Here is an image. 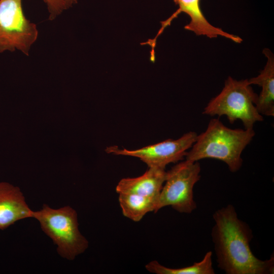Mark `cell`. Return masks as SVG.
<instances>
[{"instance_id": "7a4b0ae2", "label": "cell", "mask_w": 274, "mask_h": 274, "mask_svg": "<svg viewBox=\"0 0 274 274\" xmlns=\"http://www.w3.org/2000/svg\"><path fill=\"white\" fill-rule=\"evenodd\" d=\"M255 135L253 128L232 129L218 118L210 120L204 131L197 135L185 159L192 162L206 158L219 160L225 163L232 173L243 164L242 153Z\"/></svg>"}, {"instance_id": "52a82bcc", "label": "cell", "mask_w": 274, "mask_h": 274, "mask_svg": "<svg viewBox=\"0 0 274 274\" xmlns=\"http://www.w3.org/2000/svg\"><path fill=\"white\" fill-rule=\"evenodd\" d=\"M197 135L196 132L190 131L177 140H166L136 150H129L111 146L106 148V152L108 154L137 157L149 167L165 169L168 164L184 159L187 151L195 142Z\"/></svg>"}, {"instance_id": "4fadbf2b", "label": "cell", "mask_w": 274, "mask_h": 274, "mask_svg": "<svg viewBox=\"0 0 274 274\" xmlns=\"http://www.w3.org/2000/svg\"><path fill=\"white\" fill-rule=\"evenodd\" d=\"M146 269L156 274H214L213 267L212 252L206 253L202 259L192 265L178 268L164 266L156 260H153L146 265Z\"/></svg>"}, {"instance_id": "277c9868", "label": "cell", "mask_w": 274, "mask_h": 274, "mask_svg": "<svg viewBox=\"0 0 274 274\" xmlns=\"http://www.w3.org/2000/svg\"><path fill=\"white\" fill-rule=\"evenodd\" d=\"M33 218L57 245V253L62 257L73 260L88 248V242L78 228L77 213L72 207L54 209L44 204L40 210L33 211Z\"/></svg>"}, {"instance_id": "30bf717a", "label": "cell", "mask_w": 274, "mask_h": 274, "mask_svg": "<svg viewBox=\"0 0 274 274\" xmlns=\"http://www.w3.org/2000/svg\"><path fill=\"white\" fill-rule=\"evenodd\" d=\"M166 173L164 169L149 167L141 176L122 179L117 185L116 191L118 194H134L158 200Z\"/></svg>"}, {"instance_id": "8fae6325", "label": "cell", "mask_w": 274, "mask_h": 274, "mask_svg": "<svg viewBox=\"0 0 274 274\" xmlns=\"http://www.w3.org/2000/svg\"><path fill=\"white\" fill-rule=\"evenodd\" d=\"M267 62L259 75L248 80L249 84L257 85L261 91L256 103V107L261 115L274 116V56L271 51L265 48L263 51Z\"/></svg>"}, {"instance_id": "8992f818", "label": "cell", "mask_w": 274, "mask_h": 274, "mask_svg": "<svg viewBox=\"0 0 274 274\" xmlns=\"http://www.w3.org/2000/svg\"><path fill=\"white\" fill-rule=\"evenodd\" d=\"M39 35L24 15L22 0H0V53L16 50L28 56Z\"/></svg>"}, {"instance_id": "5bb4252c", "label": "cell", "mask_w": 274, "mask_h": 274, "mask_svg": "<svg viewBox=\"0 0 274 274\" xmlns=\"http://www.w3.org/2000/svg\"><path fill=\"white\" fill-rule=\"evenodd\" d=\"M78 0H43L49 14L48 19L53 20L64 11L78 3Z\"/></svg>"}, {"instance_id": "ba28073f", "label": "cell", "mask_w": 274, "mask_h": 274, "mask_svg": "<svg viewBox=\"0 0 274 274\" xmlns=\"http://www.w3.org/2000/svg\"><path fill=\"white\" fill-rule=\"evenodd\" d=\"M174 2L179 8L169 18L162 23L161 27L155 37V40L157 39L174 18L183 12L187 14L190 19L189 22L185 26V28L192 31L196 35L204 36L209 38L221 36L237 43H240L242 41V39L238 36L229 33L221 28L212 25L201 11L200 0H174Z\"/></svg>"}, {"instance_id": "3957f363", "label": "cell", "mask_w": 274, "mask_h": 274, "mask_svg": "<svg viewBox=\"0 0 274 274\" xmlns=\"http://www.w3.org/2000/svg\"><path fill=\"white\" fill-rule=\"evenodd\" d=\"M257 97L248 79L237 80L228 77L221 91L211 99L202 114L224 115L231 124L239 120L245 129L253 128L256 122L263 120L256 107Z\"/></svg>"}, {"instance_id": "9c48e42d", "label": "cell", "mask_w": 274, "mask_h": 274, "mask_svg": "<svg viewBox=\"0 0 274 274\" xmlns=\"http://www.w3.org/2000/svg\"><path fill=\"white\" fill-rule=\"evenodd\" d=\"M33 211L27 204L18 187L0 182V229L4 230L16 222L33 218Z\"/></svg>"}, {"instance_id": "5b68a950", "label": "cell", "mask_w": 274, "mask_h": 274, "mask_svg": "<svg viewBox=\"0 0 274 274\" xmlns=\"http://www.w3.org/2000/svg\"><path fill=\"white\" fill-rule=\"evenodd\" d=\"M200 170L198 161L185 160L166 172L155 213L168 206L181 213H192L196 208L193 187L200 179Z\"/></svg>"}, {"instance_id": "6da1fadb", "label": "cell", "mask_w": 274, "mask_h": 274, "mask_svg": "<svg viewBox=\"0 0 274 274\" xmlns=\"http://www.w3.org/2000/svg\"><path fill=\"white\" fill-rule=\"evenodd\" d=\"M213 217L211 235L219 268L227 274L273 273V256L262 260L253 254L252 229L238 218L232 204L217 210Z\"/></svg>"}, {"instance_id": "7c38bea8", "label": "cell", "mask_w": 274, "mask_h": 274, "mask_svg": "<svg viewBox=\"0 0 274 274\" xmlns=\"http://www.w3.org/2000/svg\"><path fill=\"white\" fill-rule=\"evenodd\" d=\"M119 202L123 215L134 221H140L150 212H155L157 200L134 194H119Z\"/></svg>"}]
</instances>
